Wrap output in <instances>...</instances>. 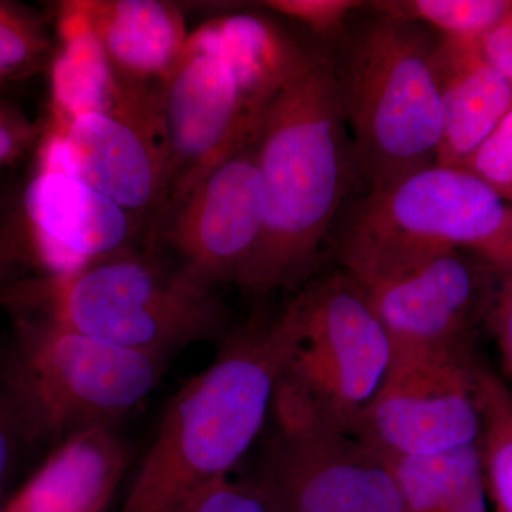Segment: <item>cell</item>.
<instances>
[{
    "mask_svg": "<svg viewBox=\"0 0 512 512\" xmlns=\"http://www.w3.org/2000/svg\"><path fill=\"white\" fill-rule=\"evenodd\" d=\"M302 336L299 295L231 330L214 362L168 404L119 512H184L207 485L229 476L271 416Z\"/></svg>",
    "mask_w": 512,
    "mask_h": 512,
    "instance_id": "1",
    "label": "cell"
},
{
    "mask_svg": "<svg viewBox=\"0 0 512 512\" xmlns=\"http://www.w3.org/2000/svg\"><path fill=\"white\" fill-rule=\"evenodd\" d=\"M255 146L265 228L237 286L265 299L298 289L311 276L357 177L332 59L309 53L266 111Z\"/></svg>",
    "mask_w": 512,
    "mask_h": 512,
    "instance_id": "2",
    "label": "cell"
},
{
    "mask_svg": "<svg viewBox=\"0 0 512 512\" xmlns=\"http://www.w3.org/2000/svg\"><path fill=\"white\" fill-rule=\"evenodd\" d=\"M0 303L13 318L46 320L164 359L229 333L228 309L217 289L158 261L150 248L72 274L20 279L0 288Z\"/></svg>",
    "mask_w": 512,
    "mask_h": 512,
    "instance_id": "3",
    "label": "cell"
},
{
    "mask_svg": "<svg viewBox=\"0 0 512 512\" xmlns=\"http://www.w3.org/2000/svg\"><path fill=\"white\" fill-rule=\"evenodd\" d=\"M433 46L416 23L380 15L335 63L357 177L370 190L436 164L443 133Z\"/></svg>",
    "mask_w": 512,
    "mask_h": 512,
    "instance_id": "4",
    "label": "cell"
},
{
    "mask_svg": "<svg viewBox=\"0 0 512 512\" xmlns=\"http://www.w3.org/2000/svg\"><path fill=\"white\" fill-rule=\"evenodd\" d=\"M3 353L6 382L26 441L57 446L136 410L163 379L168 359L87 338L46 320L13 318Z\"/></svg>",
    "mask_w": 512,
    "mask_h": 512,
    "instance_id": "5",
    "label": "cell"
},
{
    "mask_svg": "<svg viewBox=\"0 0 512 512\" xmlns=\"http://www.w3.org/2000/svg\"><path fill=\"white\" fill-rule=\"evenodd\" d=\"M512 221V205L463 168L433 164L372 188L340 231V269L369 286L444 252H477Z\"/></svg>",
    "mask_w": 512,
    "mask_h": 512,
    "instance_id": "6",
    "label": "cell"
},
{
    "mask_svg": "<svg viewBox=\"0 0 512 512\" xmlns=\"http://www.w3.org/2000/svg\"><path fill=\"white\" fill-rule=\"evenodd\" d=\"M269 417L261 471L285 512H404L383 454L330 424L288 370Z\"/></svg>",
    "mask_w": 512,
    "mask_h": 512,
    "instance_id": "7",
    "label": "cell"
},
{
    "mask_svg": "<svg viewBox=\"0 0 512 512\" xmlns=\"http://www.w3.org/2000/svg\"><path fill=\"white\" fill-rule=\"evenodd\" d=\"M303 336L288 373L333 426L353 434L389 373L392 339L342 269L299 292Z\"/></svg>",
    "mask_w": 512,
    "mask_h": 512,
    "instance_id": "8",
    "label": "cell"
},
{
    "mask_svg": "<svg viewBox=\"0 0 512 512\" xmlns=\"http://www.w3.org/2000/svg\"><path fill=\"white\" fill-rule=\"evenodd\" d=\"M143 239L148 244L150 231L130 212L73 175L40 165L18 211L6 201L0 215V288L13 281L16 266L33 268L29 278L72 274L137 251Z\"/></svg>",
    "mask_w": 512,
    "mask_h": 512,
    "instance_id": "9",
    "label": "cell"
},
{
    "mask_svg": "<svg viewBox=\"0 0 512 512\" xmlns=\"http://www.w3.org/2000/svg\"><path fill=\"white\" fill-rule=\"evenodd\" d=\"M477 357L468 349H394L357 439L384 456H431L480 441Z\"/></svg>",
    "mask_w": 512,
    "mask_h": 512,
    "instance_id": "10",
    "label": "cell"
},
{
    "mask_svg": "<svg viewBox=\"0 0 512 512\" xmlns=\"http://www.w3.org/2000/svg\"><path fill=\"white\" fill-rule=\"evenodd\" d=\"M264 228L265 192L254 140L164 208L148 248L164 244L177 258V268L217 289L238 285Z\"/></svg>",
    "mask_w": 512,
    "mask_h": 512,
    "instance_id": "11",
    "label": "cell"
},
{
    "mask_svg": "<svg viewBox=\"0 0 512 512\" xmlns=\"http://www.w3.org/2000/svg\"><path fill=\"white\" fill-rule=\"evenodd\" d=\"M40 143L39 165L73 175L138 218L151 235L171 190L160 107L50 119Z\"/></svg>",
    "mask_w": 512,
    "mask_h": 512,
    "instance_id": "12",
    "label": "cell"
},
{
    "mask_svg": "<svg viewBox=\"0 0 512 512\" xmlns=\"http://www.w3.org/2000/svg\"><path fill=\"white\" fill-rule=\"evenodd\" d=\"M160 119L171 177L165 207L254 141L261 127L249 116L228 64L188 45L161 87Z\"/></svg>",
    "mask_w": 512,
    "mask_h": 512,
    "instance_id": "13",
    "label": "cell"
},
{
    "mask_svg": "<svg viewBox=\"0 0 512 512\" xmlns=\"http://www.w3.org/2000/svg\"><path fill=\"white\" fill-rule=\"evenodd\" d=\"M495 282L483 258L456 249L360 288L394 349H468L485 323Z\"/></svg>",
    "mask_w": 512,
    "mask_h": 512,
    "instance_id": "14",
    "label": "cell"
},
{
    "mask_svg": "<svg viewBox=\"0 0 512 512\" xmlns=\"http://www.w3.org/2000/svg\"><path fill=\"white\" fill-rule=\"evenodd\" d=\"M87 22L117 76L160 90L190 39L183 8L167 0H80Z\"/></svg>",
    "mask_w": 512,
    "mask_h": 512,
    "instance_id": "15",
    "label": "cell"
},
{
    "mask_svg": "<svg viewBox=\"0 0 512 512\" xmlns=\"http://www.w3.org/2000/svg\"><path fill=\"white\" fill-rule=\"evenodd\" d=\"M443 133L436 164L461 168L512 109V86L480 40L441 37L433 46Z\"/></svg>",
    "mask_w": 512,
    "mask_h": 512,
    "instance_id": "16",
    "label": "cell"
},
{
    "mask_svg": "<svg viewBox=\"0 0 512 512\" xmlns=\"http://www.w3.org/2000/svg\"><path fill=\"white\" fill-rule=\"evenodd\" d=\"M128 453L109 427L74 434L50 454L2 512H109Z\"/></svg>",
    "mask_w": 512,
    "mask_h": 512,
    "instance_id": "17",
    "label": "cell"
},
{
    "mask_svg": "<svg viewBox=\"0 0 512 512\" xmlns=\"http://www.w3.org/2000/svg\"><path fill=\"white\" fill-rule=\"evenodd\" d=\"M56 33L55 56L49 69L50 119H67L89 111L134 113L158 107L160 90L128 86L114 72L80 0L57 5Z\"/></svg>",
    "mask_w": 512,
    "mask_h": 512,
    "instance_id": "18",
    "label": "cell"
},
{
    "mask_svg": "<svg viewBox=\"0 0 512 512\" xmlns=\"http://www.w3.org/2000/svg\"><path fill=\"white\" fill-rule=\"evenodd\" d=\"M187 45L228 64L249 116L259 126L269 106L311 53L296 45L272 20L251 13L205 20L191 30Z\"/></svg>",
    "mask_w": 512,
    "mask_h": 512,
    "instance_id": "19",
    "label": "cell"
},
{
    "mask_svg": "<svg viewBox=\"0 0 512 512\" xmlns=\"http://www.w3.org/2000/svg\"><path fill=\"white\" fill-rule=\"evenodd\" d=\"M384 458L404 512H487L480 444L431 456Z\"/></svg>",
    "mask_w": 512,
    "mask_h": 512,
    "instance_id": "20",
    "label": "cell"
},
{
    "mask_svg": "<svg viewBox=\"0 0 512 512\" xmlns=\"http://www.w3.org/2000/svg\"><path fill=\"white\" fill-rule=\"evenodd\" d=\"M476 387L481 417L478 444L487 494L495 512H512V390L478 359Z\"/></svg>",
    "mask_w": 512,
    "mask_h": 512,
    "instance_id": "21",
    "label": "cell"
},
{
    "mask_svg": "<svg viewBox=\"0 0 512 512\" xmlns=\"http://www.w3.org/2000/svg\"><path fill=\"white\" fill-rule=\"evenodd\" d=\"M373 8L390 18L421 22L451 39L480 40L512 12V0H389Z\"/></svg>",
    "mask_w": 512,
    "mask_h": 512,
    "instance_id": "22",
    "label": "cell"
},
{
    "mask_svg": "<svg viewBox=\"0 0 512 512\" xmlns=\"http://www.w3.org/2000/svg\"><path fill=\"white\" fill-rule=\"evenodd\" d=\"M55 49L40 16L18 3L0 0V86L50 69Z\"/></svg>",
    "mask_w": 512,
    "mask_h": 512,
    "instance_id": "23",
    "label": "cell"
},
{
    "mask_svg": "<svg viewBox=\"0 0 512 512\" xmlns=\"http://www.w3.org/2000/svg\"><path fill=\"white\" fill-rule=\"evenodd\" d=\"M184 512H285L274 485L259 470L255 476L222 477L195 495Z\"/></svg>",
    "mask_w": 512,
    "mask_h": 512,
    "instance_id": "24",
    "label": "cell"
},
{
    "mask_svg": "<svg viewBox=\"0 0 512 512\" xmlns=\"http://www.w3.org/2000/svg\"><path fill=\"white\" fill-rule=\"evenodd\" d=\"M461 168L490 185L505 201L511 204L512 109Z\"/></svg>",
    "mask_w": 512,
    "mask_h": 512,
    "instance_id": "25",
    "label": "cell"
},
{
    "mask_svg": "<svg viewBox=\"0 0 512 512\" xmlns=\"http://www.w3.org/2000/svg\"><path fill=\"white\" fill-rule=\"evenodd\" d=\"M362 5V2H356V0H265L261 2L262 8L298 20L322 36H333L339 33L350 13Z\"/></svg>",
    "mask_w": 512,
    "mask_h": 512,
    "instance_id": "26",
    "label": "cell"
},
{
    "mask_svg": "<svg viewBox=\"0 0 512 512\" xmlns=\"http://www.w3.org/2000/svg\"><path fill=\"white\" fill-rule=\"evenodd\" d=\"M45 126L12 104L0 101V170L12 165L42 141Z\"/></svg>",
    "mask_w": 512,
    "mask_h": 512,
    "instance_id": "27",
    "label": "cell"
},
{
    "mask_svg": "<svg viewBox=\"0 0 512 512\" xmlns=\"http://www.w3.org/2000/svg\"><path fill=\"white\" fill-rule=\"evenodd\" d=\"M23 441H26L25 433H23L15 403L10 396L5 366H3V353L0 352V500H2L3 488L8 481L10 470L15 463L16 453Z\"/></svg>",
    "mask_w": 512,
    "mask_h": 512,
    "instance_id": "28",
    "label": "cell"
},
{
    "mask_svg": "<svg viewBox=\"0 0 512 512\" xmlns=\"http://www.w3.org/2000/svg\"><path fill=\"white\" fill-rule=\"evenodd\" d=\"M485 325L497 342L505 370L512 376V275L497 274Z\"/></svg>",
    "mask_w": 512,
    "mask_h": 512,
    "instance_id": "29",
    "label": "cell"
},
{
    "mask_svg": "<svg viewBox=\"0 0 512 512\" xmlns=\"http://www.w3.org/2000/svg\"><path fill=\"white\" fill-rule=\"evenodd\" d=\"M480 47L488 62L493 64L512 86V12L500 25L481 37Z\"/></svg>",
    "mask_w": 512,
    "mask_h": 512,
    "instance_id": "30",
    "label": "cell"
},
{
    "mask_svg": "<svg viewBox=\"0 0 512 512\" xmlns=\"http://www.w3.org/2000/svg\"><path fill=\"white\" fill-rule=\"evenodd\" d=\"M474 254L483 258L495 274L512 275V221L497 238Z\"/></svg>",
    "mask_w": 512,
    "mask_h": 512,
    "instance_id": "31",
    "label": "cell"
},
{
    "mask_svg": "<svg viewBox=\"0 0 512 512\" xmlns=\"http://www.w3.org/2000/svg\"><path fill=\"white\" fill-rule=\"evenodd\" d=\"M5 198H3L2 191H0V214H2L3 207H5Z\"/></svg>",
    "mask_w": 512,
    "mask_h": 512,
    "instance_id": "32",
    "label": "cell"
}]
</instances>
